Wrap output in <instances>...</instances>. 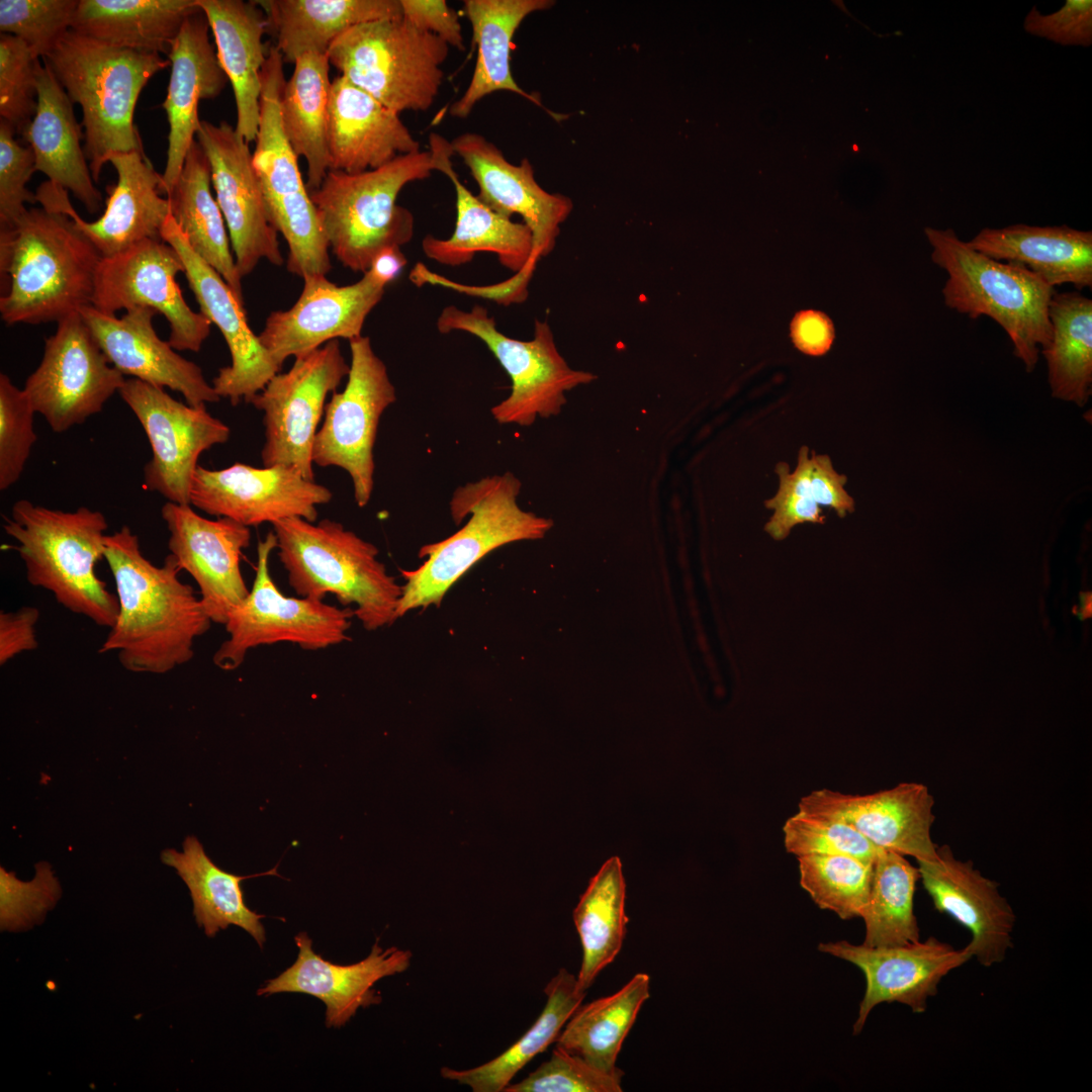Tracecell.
Here are the masks:
<instances>
[{"label":"cell","instance_id":"13","mask_svg":"<svg viewBox=\"0 0 1092 1092\" xmlns=\"http://www.w3.org/2000/svg\"><path fill=\"white\" fill-rule=\"evenodd\" d=\"M351 364L343 391L333 392L312 446V461L321 467L347 471L355 502L366 506L374 485L373 447L380 418L396 400L386 365L375 354L369 337L349 340Z\"/></svg>","mask_w":1092,"mask_h":1092},{"label":"cell","instance_id":"8","mask_svg":"<svg viewBox=\"0 0 1092 1092\" xmlns=\"http://www.w3.org/2000/svg\"><path fill=\"white\" fill-rule=\"evenodd\" d=\"M430 150L402 155L360 173L329 171L309 192L329 247L341 264L363 274L378 252L414 236L412 212L396 203L401 189L438 171Z\"/></svg>","mask_w":1092,"mask_h":1092},{"label":"cell","instance_id":"16","mask_svg":"<svg viewBox=\"0 0 1092 1092\" xmlns=\"http://www.w3.org/2000/svg\"><path fill=\"white\" fill-rule=\"evenodd\" d=\"M185 268L178 252L162 239H146L101 258L91 305L115 315L120 309L147 306L170 325L169 344L177 351L199 352L211 323L190 308L176 281Z\"/></svg>","mask_w":1092,"mask_h":1092},{"label":"cell","instance_id":"56","mask_svg":"<svg viewBox=\"0 0 1092 1092\" xmlns=\"http://www.w3.org/2000/svg\"><path fill=\"white\" fill-rule=\"evenodd\" d=\"M1026 32L1061 46L1092 44V1L1067 0L1056 12L1041 14L1035 6L1023 20Z\"/></svg>","mask_w":1092,"mask_h":1092},{"label":"cell","instance_id":"27","mask_svg":"<svg viewBox=\"0 0 1092 1092\" xmlns=\"http://www.w3.org/2000/svg\"><path fill=\"white\" fill-rule=\"evenodd\" d=\"M79 311L110 365L121 374L178 391L193 406L219 401L201 368L159 338L153 326L155 309L134 306L120 317L92 305Z\"/></svg>","mask_w":1092,"mask_h":1092},{"label":"cell","instance_id":"25","mask_svg":"<svg viewBox=\"0 0 1092 1092\" xmlns=\"http://www.w3.org/2000/svg\"><path fill=\"white\" fill-rule=\"evenodd\" d=\"M934 799L926 786L901 783L870 795H847L827 789L802 797L799 811L850 825L874 845L911 855L937 858L930 829Z\"/></svg>","mask_w":1092,"mask_h":1092},{"label":"cell","instance_id":"55","mask_svg":"<svg viewBox=\"0 0 1092 1092\" xmlns=\"http://www.w3.org/2000/svg\"><path fill=\"white\" fill-rule=\"evenodd\" d=\"M15 131L10 123L0 119V228L20 218L27 210L25 203L36 202L35 193L26 188L36 171L34 155L29 147L14 139Z\"/></svg>","mask_w":1092,"mask_h":1092},{"label":"cell","instance_id":"2","mask_svg":"<svg viewBox=\"0 0 1092 1092\" xmlns=\"http://www.w3.org/2000/svg\"><path fill=\"white\" fill-rule=\"evenodd\" d=\"M101 258L72 217L28 208L0 228L1 320L59 323L91 305Z\"/></svg>","mask_w":1092,"mask_h":1092},{"label":"cell","instance_id":"31","mask_svg":"<svg viewBox=\"0 0 1092 1092\" xmlns=\"http://www.w3.org/2000/svg\"><path fill=\"white\" fill-rule=\"evenodd\" d=\"M421 151L399 114L343 76L331 83L329 171L360 173Z\"/></svg>","mask_w":1092,"mask_h":1092},{"label":"cell","instance_id":"28","mask_svg":"<svg viewBox=\"0 0 1092 1092\" xmlns=\"http://www.w3.org/2000/svg\"><path fill=\"white\" fill-rule=\"evenodd\" d=\"M920 880L933 905L972 934L967 945L984 967L999 964L1012 946L1015 913L998 884L971 860L958 859L948 845L937 846V858L917 860Z\"/></svg>","mask_w":1092,"mask_h":1092},{"label":"cell","instance_id":"35","mask_svg":"<svg viewBox=\"0 0 1092 1092\" xmlns=\"http://www.w3.org/2000/svg\"><path fill=\"white\" fill-rule=\"evenodd\" d=\"M967 243L992 259L1027 268L1054 288L1063 284L1077 291L1092 287L1091 231L1015 223L985 228Z\"/></svg>","mask_w":1092,"mask_h":1092},{"label":"cell","instance_id":"46","mask_svg":"<svg viewBox=\"0 0 1092 1092\" xmlns=\"http://www.w3.org/2000/svg\"><path fill=\"white\" fill-rule=\"evenodd\" d=\"M918 880V868L903 854L879 849L869 900L860 916L866 925L863 944L883 947L920 940L913 905Z\"/></svg>","mask_w":1092,"mask_h":1092},{"label":"cell","instance_id":"54","mask_svg":"<svg viewBox=\"0 0 1092 1092\" xmlns=\"http://www.w3.org/2000/svg\"><path fill=\"white\" fill-rule=\"evenodd\" d=\"M776 472L780 490L830 507L840 518L854 511V500L844 489L847 477L834 470L828 455L812 451L809 457V448L802 446L795 471L790 473L788 464L780 462Z\"/></svg>","mask_w":1092,"mask_h":1092},{"label":"cell","instance_id":"30","mask_svg":"<svg viewBox=\"0 0 1092 1092\" xmlns=\"http://www.w3.org/2000/svg\"><path fill=\"white\" fill-rule=\"evenodd\" d=\"M209 24L198 9L183 22L172 42L167 95L163 102L169 122L168 148L163 178V194H169L179 178L186 156L201 120L198 104L218 96L229 79L210 42Z\"/></svg>","mask_w":1092,"mask_h":1092},{"label":"cell","instance_id":"3","mask_svg":"<svg viewBox=\"0 0 1092 1092\" xmlns=\"http://www.w3.org/2000/svg\"><path fill=\"white\" fill-rule=\"evenodd\" d=\"M82 109L84 153L94 182L112 153L142 151L134 108L144 87L171 65L157 53L118 49L68 30L42 59Z\"/></svg>","mask_w":1092,"mask_h":1092},{"label":"cell","instance_id":"7","mask_svg":"<svg viewBox=\"0 0 1092 1092\" xmlns=\"http://www.w3.org/2000/svg\"><path fill=\"white\" fill-rule=\"evenodd\" d=\"M521 487L520 479L506 472L469 482L454 491L450 510L455 523L467 515L471 517L452 536L422 547L419 556L427 558L420 567L400 569L405 583L396 618L419 608L440 606L450 587L492 550L545 535L552 521L520 508L517 498Z\"/></svg>","mask_w":1092,"mask_h":1092},{"label":"cell","instance_id":"36","mask_svg":"<svg viewBox=\"0 0 1092 1092\" xmlns=\"http://www.w3.org/2000/svg\"><path fill=\"white\" fill-rule=\"evenodd\" d=\"M551 0H465L464 12L472 27L477 59L463 95L450 107L453 117L464 119L485 96L496 91L521 95L538 106L542 103L515 81L511 48L515 32L530 14L554 5Z\"/></svg>","mask_w":1092,"mask_h":1092},{"label":"cell","instance_id":"14","mask_svg":"<svg viewBox=\"0 0 1092 1092\" xmlns=\"http://www.w3.org/2000/svg\"><path fill=\"white\" fill-rule=\"evenodd\" d=\"M294 358L291 368L272 377L250 403L263 413V466H291L314 480L312 446L325 402L350 365L339 340Z\"/></svg>","mask_w":1092,"mask_h":1092},{"label":"cell","instance_id":"60","mask_svg":"<svg viewBox=\"0 0 1092 1092\" xmlns=\"http://www.w3.org/2000/svg\"><path fill=\"white\" fill-rule=\"evenodd\" d=\"M791 336L795 346L803 353L820 356L831 347L834 329L831 320L817 310L798 312L791 323Z\"/></svg>","mask_w":1092,"mask_h":1092},{"label":"cell","instance_id":"23","mask_svg":"<svg viewBox=\"0 0 1092 1092\" xmlns=\"http://www.w3.org/2000/svg\"><path fill=\"white\" fill-rule=\"evenodd\" d=\"M385 287L369 271L356 283L344 286L331 282L326 275L306 276L296 302L287 310L268 315L259 341L282 367L290 356L308 353L332 340L361 336Z\"/></svg>","mask_w":1092,"mask_h":1092},{"label":"cell","instance_id":"11","mask_svg":"<svg viewBox=\"0 0 1092 1092\" xmlns=\"http://www.w3.org/2000/svg\"><path fill=\"white\" fill-rule=\"evenodd\" d=\"M436 326L442 334L462 331L478 338L509 375L510 395L491 408L498 424L528 427L538 417L557 416L566 403L567 391L597 379L590 372L569 367L547 322L536 320L533 339L521 341L499 332L494 318L481 305L470 310L448 305Z\"/></svg>","mask_w":1092,"mask_h":1092},{"label":"cell","instance_id":"4","mask_svg":"<svg viewBox=\"0 0 1092 1092\" xmlns=\"http://www.w3.org/2000/svg\"><path fill=\"white\" fill-rule=\"evenodd\" d=\"M3 529L17 543L29 584L50 592L68 611L111 628L118 602L96 572L104 559L108 523L96 510L65 512L15 502Z\"/></svg>","mask_w":1092,"mask_h":1092},{"label":"cell","instance_id":"24","mask_svg":"<svg viewBox=\"0 0 1092 1092\" xmlns=\"http://www.w3.org/2000/svg\"><path fill=\"white\" fill-rule=\"evenodd\" d=\"M818 949L855 965L864 975L866 992L854 1033L861 1031L871 1011L881 1003L898 1002L923 1013L940 981L973 958L968 946L956 949L935 937L883 947L841 940L819 943Z\"/></svg>","mask_w":1092,"mask_h":1092},{"label":"cell","instance_id":"20","mask_svg":"<svg viewBox=\"0 0 1092 1092\" xmlns=\"http://www.w3.org/2000/svg\"><path fill=\"white\" fill-rule=\"evenodd\" d=\"M117 174L108 194L103 214L85 221L71 204L68 191L42 182L35 192L42 208L65 213L90 240L102 258L120 253L146 239H161V230L171 214L169 199L163 197V178L144 151L112 153L107 157Z\"/></svg>","mask_w":1092,"mask_h":1092},{"label":"cell","instance_id":"50","mask_svg":"<svg viewBox=\"0 0 1092 1092\" xmlns=\"http://www.w3.org/2000/svg\"><path fill=\"white\" fill-rule=\"evenodd\" d=\"M33 410L24 389L8 375L0 374V489L20 478L37 437L33 430Z\"/></svg>","mask_w":1092,"mask_h":1092},{"label":"cell","instance_id":"57","mask_svg":"<svg viewBox=\"0 0 1092 1092\" xmlns=\"http://www.w3.org/2000/svg\"><path fill=\"white\" fill-rule=\"evenodd\" d=\"M402 17L420 30L435 34L449 47L465 49L457 12L445 0H399Z\"/></svg>","mask_w":1092,"mask_h":1092},{"label":"cell","instance_id":"1","mask_svg":"<svg viewBox=\"0 0 1092 1092\" xmlns=\"http://www.w3.org/2000/svg\"><path fill=\"white\" fill-rule=\"evenodd\" d=\"M104 559L118 612L98 652H116L121 666L135 673H168L190 661L195 639L212 621L193 587L180 580L175 558L169 554L155 565L124 525L106 535Z\"/></svg>","mask_w":1092,"mask_h":1092},{"label":"cell","instance_id":"39","mask_svg":"<svg viewBox=\"0 0 1092 1092\" xmlns=\"http://www.w3.org/2000/svg\"><path fill=\"white\" fill-rule=\"evenodd\" d=\"M161 860L176 870L186 884L193 902V915L198 927L207 936L235 925L246 930L263 948L266 942L261 919L265 916L251 910L245 903L241 882L262 876H278L277 867L265 873L238 876L217 867L193 835L185 838L182 851L167 848Z\"/></svg>","mask_w":1092,"mask_h":1092},{"label":"cell","instance_id":"6","mask_svg":"<svg viewBox=\"0 0 1092 1092\" xmlns=\"http://www.w3.org/2000/svg\"><path fill=\"white\" fill-rule=\"evenodd\" d=\"M924 234L932 262L947 274L944 304L974 320L991 317L1010 338L1026 371H1033L1039 348L1052 337L1049 306L1056 289L1019 264L974 250L952 229L927 226Z\"/></svg>","mask_w":1092,"mask_h":1092},{"label":"cell","instance_id":"51","mask_svg":"<svg viewBox=\"0 0 1092 1092\" xmlns=\"http://www.w3.org/2000/svg\"><path fill=\"white\" fill-rule=\"evenodd\" d=\"M38 62L22 39L1 33L0 116L19 133L36 110Z\"/></svg>","mask_w":1092,"mask_h":1092},{"label":"cell","instance_id":"47","mask_svg":"<svg viewBox=\"0 0 1092 1092\" xmlns=\"http://www.w3.org/2000/svg\"><path fill=\"white\" fill-rule=\"evenodd\" d=\"M800 885L821 909L847 920L868 903L874 862L843 854L798 856Z\"/></svg>","mask_w":1092,"mask_h":1092},{"label":"cell","instance_id":"12","mask_svg":"<svg viewBox=\"0 0 1092 1092\" xmlns=\"http://www.w3.org/2000/svg\"><path fill=\"white\" fill-rule=\"evenodd\" d=\"M277 548L274 531L257 546L256 575L247 598L224 624L228 639L214 652L218 668L237 669L247 653L258 646L290 642L305 650L338 645L347 635L354 612L320 600L284 596L269 571V558Z\"/></svg>","mask_w":1092,"mask_h":1092},{"label":"cell","instance_id":"5","mask_svg":"<svg viewBox=\"0 0 1092 1092\" xmlns=\"http://www.w3.org/2000/svg\"><path fill=\"white\" fill-rule=\"evenodd\" d=\"M278 557L299 597L336 596L368 631L393 623L402 586L379 561L378 548L338 522L287 518L272 524Z\"/></svg>","mask_w":1092,"mask_h":1092},{"label":"cell","instance_id":"15","mask_svg":"<svg viewBox=\"0 0 1092 1092\" xmlns=\"http://www.w3.org/2000/svg\"><path fill=\"white\" fill-rule=\"evenodd\" d=\"M57 325L23 389L35 413L62 433L100 413L125 378L110 365L80 311Z\"/></svg>","mask_w":1092,"mask_h":1092},{"label":"cell","instance_id":"37","mask_svg":"<svg viewBox=\"0 0 1092 1092\" xmlns=\"http://www.w3.org/2000/svg\"><path fill=\"white\" fill-rule=\"evenodd\" d=\"M283 61L306 54L327 55L347 29L370 21L402 16L399 0H261Z\"/></svg>","mask_w":1092,"mask_h":1092},{"label":"cell","instance_id":"22","mask_svg":"<svg viewBox=\"0 0 1092 1092\" xmlns=\"http://www.w3.org/2000/svg\"><path fill=\"white\" fill-rule=\"evenodd\" d=\"M161 514L170 534V554L197 583L212 623L224 625L250 592L241 570L250 527L228 518H203L189 504L166 502Z\"/></svg>","mask_w":1092,"mask_h":1092},{"label":"cell","instance_id":"42","mask_svg":"<svg viewBox=\"0 0 1092 1092\" xmlns=\"http://www.w3.org/2000/svg\"><path fill=\"white\" fill-rule=\"evenodd\" d=\"M546 1004L532 1026L496 1058L468 1070L441 1068V1076L468 1086L473 1092H504L513 1078L537 1055L555 1042L565 1023L581 1004L585 992L577 980L561 968L544 989Z\"/></svg>","mask_w":1092,"mask_h":1092},{"label":"cell","instance_id":"58","mask_svg":"<svg viewBox=\"0 0 1092 1092\" xmlns=\"http://www.w3.org/2000/svg\"><path fill=\"white\" fill-rule=\"evenodd\" d=\"M764 506L774 510L764 530L778 541L785 539L796 525L805 522L823 524L825 521L818 503L780 489L772 498L765 500Z\"/></svg>","mask_w":1092,"mask_h":1092},{"label":"cell","instance_id":"52","mask_svg":"<svg viewBox=\"0 0 1092 1092\" xmlns=\"http://www.w3.org/2000/svg\"><path fill=\"white\" fill-rule=\"evenodd\" d=\"M624 1072L607 1073L559 1046L550 1060L504 1092H621Z\"/></svg>","mask_w":1092,"mask_h":1092},{"label":"cell","instance_id":"40","mask_svg":"<svg viewBox=\"0 0 1092 1092\" xmlns=\"http://www.w3.org/2000/svg\"><path fill=\"white\" fill-rule=\"evenodd\" d=\"M208 159L195 140L175 185L166 196L171 215L193 251L215 269L244 305L242 276L230 245L226 224L210 189Z\"/></svg>","mask_w":1092,"mask_h":1092},{"label":"cell","instance_id":"17","mask_svg":"<svg viewBox=\"0 0 1092 1092\" xmlns=\"http://www.w3.org/2000/svg\"><path fill=\"white\" fill-rule=\"evenodd\" d=\"M118 393L138 418L151 445L152 458L144 467L145 488L158 492L167 502L189 504L199 456L226 443L230 427L212 417L205 405L180 402L164 388L135 378L125 379Z\"/></svg>","mask_w":1092,"mask_h":1092},{"label":"cell","instance_id":"49","mask_svg":"<svg viewBox=\"0 0 1092 1092\" xmlns=\"http://www.w3.org/2000/svg\"><path fill=\"white\" fill-rule=\"evenodd\" d=\"M784 844L794 855L843 854L874 862L881 847L843 822L799 811L783 826Z\"/></svg>","mask_w":1092,"mask_h":1092},{"label":"cell","instance_id":"10","mask_svg":"<svg viewBox=\"0 0 1092 1092\" xmlns=\"http://www.w3.org/2000/svg\"><path fill=\"white\" fill-rule=\"evenodd\" d=\"M283 57L269 46L261 72L260 123L252 163L269 218L288 246L287 270L302 279L327 275L329 244L281 121Z\"/></svg>","mask_w":1092,"mask_h":1092},{"label":"cell","instance_id":"61","mask_svg":"<svg viewBox=\"0 0 1092 1092\" xmlns=\"http://www.w3.org/2000/svg\"><path fill=\"white\" fill-rule=\"evenodd\" d=\"M406 263L400 247H389L376 254L368 271L386 286L398 277Z\"/></svg>","mask_w":1092,"mask_h":1092},{"label":"cell","instance_id":"33","mask_svg":"<svg viewBox=\"0 0 1092 1092\" xmlns=\"http://www.w3.org/2000/svg\"><path fill=\"white\" fill-rule=\"evenodd\" d=\"M36 110L20 134L32 150L36 171L49 181L71 191L88 212L97 213L102 194L94 185L76 120L73 102L51 69L38 62Z\"/></svg>","mask_w":1092,"mask_h":1092},{"label":"cell","instance_id":"43","mask_svg":"<svg viewBox=\"0 0 1092 1092\" xmlns=\"http://www.w3.org/2000/svg\"><path fill=\"white\" fill-rule=\"evenodd\" d=\"M650 977L638 973L616 993L579 1005L556 1039V1046L607 1072L616 1066L622 1044L643 1003L650 997Z\"/></svg>","mask_w":1092,"mask_h":1092},{"label":"cell","instance_id":"41","mask_svg":"<svg viewBox=\"0 0 1092 1092\" xmlns=\"http://www.w3.org/2000/svg\"><path fill=\"white\" fill-rule=\"evenodd\" d=\"M329 74L327 55H303L295 61L280 98L284 133L297 157L306 160L308 192L317 189L329 172Z\"/></svg>","mask_w":1092,"mask_h":1092},{"label":"cell","instance_id":"45","mask_svg":"<svg viewBox=\"0 0 1092 1092\" xmlns=\"http://www.w3.org/2000/svg\"><path fill=\"white\" fill-rule=\"evenodd\" d=\"M1049 317L1052 337L1041 353L1052 395L1083 406L1092 391V300L1079 291H1056Z\"/></svg>","mask_w":1092,"mask_h":1092},{"label":"cell","instance_id":"38","mask_svg":"<svg viewBox=\"0 0 1092 1092\" xmlns=\"http://www.w3.org/2000/svg\"><path fill=\"white\" fill-rule=\"evenodd\" d=\"M196 0H79L71 29L105 44L168 56Z\"/></svg>","mask_w":1092,"mask_h":1092},{"label":"cell","instance_id":"48","mask_svg":"<svg viewBox=\"0 0 1092 1092\" xmlns=\"http://www.w3.org/2000/svg\"><path fill=\"white\" fill-rule=\"evenodd\" d=\"M79 0H0V30L22 39L35 59L46 58L71 29Z\"/></svg>","mask_w":1092,"mask_h":1092},{"label":"cell","instance_id":"26","mask_svg":"<svg viewBox=\"0 0 1092 1092\" xmlns=\"http://www.w3.org/2000/svg\"><path fill=\"white\" fill-rule=\"evenodd\" d=\"M451 146L477 183V197L503 215L522 216L532 233V261L537 265L553 251L560 225L573 208L571 199L543 189L527 158L519 165L509 162L502 150L480 133H461Z\"/></svg>","mask_w":1092,"mask_h":1092},{"label":"cell","instance_id":"29","mask_svg":"<svg viewBox=\"0 0 1092 1092\" xmlns=\"http://www.w3.org/2000/svg\"><path fill=\"white\" fill-rule=\"evenodd\" d=\"M298 954L294 964L257 991L258 996L276 993H303L326 1005V1025H345L359 1008L381 1002L373 986L385 977L405 972L413 953L396 946L383 948L376 941L370 953L352 965H335L316 954L306 932L294 937Z\"/></svg>","mask_w":1092,"mask_h":1092},{"label":"cell","instance_id":"18","mask_svg":"<svg viewBox=\"0 0 1092 1092\" xmlns=\"http://www.w3.org/2000/svg\"><path fill=\"white\" fill-rule=\"evenodd\" d=\"M332 497L331 489L306 479L294 467L237 462L218 470L198 465L189 504L210 516L251 527L293 517L315 522L316 507Z\"/></svg>","mask_w":1092,"mask_h":1092},{"label":"cell","instance_id":"59","mask_svg":"<svg viewBox=\"0 0 1092 1092\" xmlns=\"http://www.w3.org/2000/svg\"><path fill=\"white\" fill-rule=\"evenodd\" d=\"M39 610L24 606L13 612L0 613V664L24 651L38 647L35 625L39 619Z\"/></svg>","mask_w":1092,"mask_h":1092},{"label":"cell","instance_id":"9","mask_svg":"<svg viewBox=\"0 0 1092 1092\" xmlns=\"http://www.w3.org/2000/svg\"><path fill=\"white\" fill-rule=\"evenodd\" d=\"M449 48L401 16L347 29L333 41L327 57L341 76L400 114L433 105Z\"/></svg>","mask_w":1092,"mask_h":1092},{"label":"cell","instance_id":"32","mask_svg":"<svg viewBox=\"0 0 1092 1092\" xmlns=\"http://www.w3.org/2000/svg\"><path fill=\"white\" fill-rule=\"evenodd\" d=\"M430 149L438 159V171L452 182L456 193V221L448 239L431 235L424 238L425 255L442 265L461 266L469 263L479 252L494 253L499 263L514 274L524 269L534 272L533 240L524 222H516L484 204L459 180L453 169L451 142L438 133L429 138Z\"/></svg>","mask_w":1092,"mask_h":1092},{"label":"cell","instance_id":"44","mask_svg":"<svg viewBox=\"0 0 1092 1092\" xmlns=\"http://www.w3.org/2000/svg\"><path fill=\"white\" fill-rule=\"evenodd\" d=\"M626 884L618 856L604 862L573 910L582 960L577 988L585 992L620 952L627 931Z\"/></svg>","mask_w":1092,"mask_h":1092},{"label":"cell","instance_id":"19","mask_svg":"<svg viewBox=\"0 0 1092 1092\" xmlns=\"http://www.w3.org/2000/svg\"><path fill=\"white\" fill-rule=\"evenodd\" d=\"M196 141L210 165L215 199L240 275H249L262 259L281 266L278 232L269 218L249 144L226 121L201 120Z\"/></svg>","mask_w":1092,"mask_h":1092},{"label":"cell","instance_id":"21","mask_svg":"<svg viewBox=\"0 0 1092 1092\" xmlns=\"http://www.w3.org/2000/svg\"><path fill=\"white\" fill-rule=\"evenodd\" d=\"M161 239L178 252L200 312L217 327L229 347L231 365L219 369L212 379V387L219 397L229 398L233 405H237L241 399L250 403L279 373L281 366L252 332L244 305L231 287L215 269L193 251L171 214L162 226Z\"/></svg>","mask_w":1092,"mask_h":1092},{"label":"cell","instance_id":"34","mask_svg":"<svg viewBox=\"0 0 1092 1092\" xmlns=\"http://www.w3.org/2000/svg\"><path fill=\"white\" fill-rule=\"evenodd\" d=\"M212 31L218 62L232 84L237 132L256 141L260 123L261 72L269 47L263 42L268 20L256 1L196 0Z\"/></svg>","mask_w":1092,"mask_h":1092},{"label":"cell","instance_id":"53","mask_svg":"<svg viewBox=\"0 0 1092 1092\" xmlns=\"http://www.w3.org/2000/svg\"><path fill=\"white\" fill-rule=\"evenodd\" d=\"M61 896V887L48 862L35 866L30 882L19 881L0 869V924L2 930H20L41 920Z\"/></svg>","mask_w":1092,"mask_h":1092}]
</instances>
